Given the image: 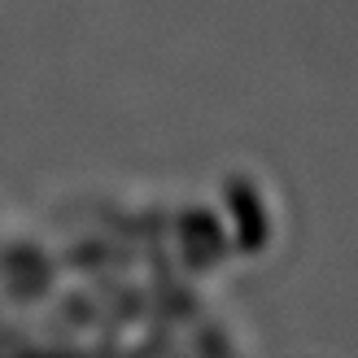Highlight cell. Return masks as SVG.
Returning <instances> with one entry per match:
<instances>
[]
</instances>
